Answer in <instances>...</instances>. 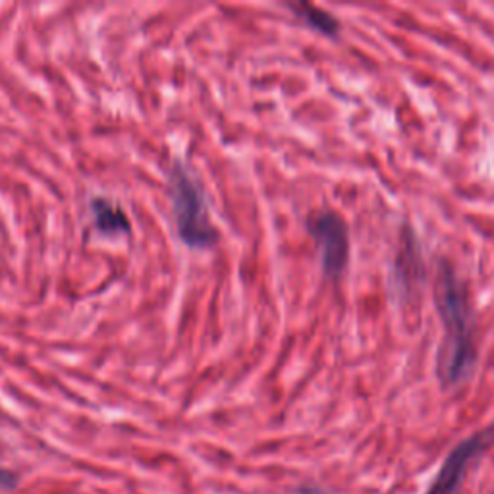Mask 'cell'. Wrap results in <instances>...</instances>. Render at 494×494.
I'll return each instance as SVG.
<instances>
[{"label": "cell", "mask_w": 494, "mask_h": 494, "mask_svg": "<svg viewBox=\"0 0 494 494\" xmlns=\"http://www.w3.org/2000/svg\"><path fill=\"white\" fill-rule=\"evenodd\" d=\"M309 234L319 247L323 273L328 278H338L348 267L350 236L348 226L336 212H319L309 221Z\"/></svg>", "instance_id": "4"}, {"label": "cell", "mask_w": 494, "mask_h": 494, "mask_svg": "<svg viewBox=\"0 0 494 494\" xmlns=\"http://www.w3.org/2000/svg\"><path fill=\"white\" fill-rule=\"evenodd\" d=\"M16 483V475L8 470H0V489L12 487Z\"/></svg>", "instance_id": "8"}, {"label": "cell", "mask_w": 494, "mask_h": 494, "mask_svg": "<svg viewBox=\"0 0 494 494\" xmlns=\"http://www.w3.org/2000/svg\"><path fill=\"white\" fill-rule=\"evenodd\" d=\"M494 445V427H487L483 430H477L475 435L467 437L455 446L448 455L445 464L435 477L433 483L427 489L425 494H458L464 479L470 473L472 465L487 454V450Z\"/></svg>", "instance_id": "3"}, {"label": "cell", "mask_w": 494, "mask_h": 494, "mask_svg": "<svg viewBox=\"0 0 494 494\" xmlns=\"http://www.w3.org/2000/svg\"><path fill=\"white\" fill-rule=\"evenodd\" d=\"M425 281V269L421 253L417 249L413 234L408 230L403 234V242L398 251L394 264V286L400 296H415Z\"/></svg>", "instance_id": "5"}, {"label": "cell", "mask_w": 494, "mask_h": 494, "mask_svg": "<svg viewBox=\"0 0 494 494\" xmlns=\"http://www.w3.org/2000/svg\"><path fill=\"white\" fill-rule=\"evenodd\" d=\"M437 306L442 321L437 373L442 385L455 386L472 377L477 365V344L470 296L448 263L438 269Z\"/></svg>", "instance_id": "1"}, {"label": "cell", "mask_w": 494, "mask_h": 494, "mask_svg": "<svg viewBox=\"0 0 494 494\" xmlns=\"http://www.w3.org/2000/svg\"><path fill=\"white\" fill-rule=\"evenodd\" d=\"M290 8H292L296 12V16L299 20L306 22L309 25V28L316 30V31L326 35V37H336L338 35L340 23H338V20L334 16L328 14V12L316 8L313 4H308V3L290 4Z\"/></svg>", "instance_id": "7"}, {"label": "cell", "mask_w": 494, "mask_h": 494, "mask_svg": "<svg viewBox=\"0 0 494 494\" xmlns=\"http://www.w3.org/2000/svg\"><path fill=\"white\" fill-rule=\"evenodd\" d=\"M170 195L176 228L182 242L195 249H207L217 244L219 232L209 219L205 197L199 184L192 178L182 162L174 164L170 176Z\"/></svg>", "instance_id": "2"}, {"label": "cell", "mask_w": 494, "mask_h": 494, "mask_svg": "<svg viewBox=\"0 0 494 494\" xmlns=\"http://www.w3.org/2000/svg\"><path fill=\"white\" fill-rule=\"evenodd\" d=\"M93 211V222L100 234L117 236V234H128L130 232V221L126 217L124 211L118 205L105 197H95L91 201Z\"/></svg>", "instance_id": "6"}]
</instances>
